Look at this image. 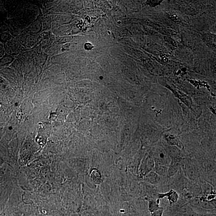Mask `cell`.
<instances>
[{"label": "cell", "instance_id": "obj_1", "mask_svg": "<svg viewBox=\"0 0 216 216\" xmlns=\"http://www.w3.org/2000/svg\"><path fill=\"white\" fill-rule=\"evenodd\" d=\"M155 164L169 167L171 162V159L163 150H159L156 152L153 157Z\"/></svg>", "mask_w": 216, "mask_h": 216}, {"label": "cell", "instance_id": "obj_2", "mask_svg": "<svg viewBox=\"0 0 216 216\" xmlns=\"http://www.w3.org/2000/svg\"><path fill=\"white\" fill-rule=\"evenodd\" d=\"M158 196L159 198H161L167 197L171 205L177 202L179 198V195L177 192L173 189H171L169 191L165 193L159 194Z\"/></svg>", "mask_w": 216, "mask_h": 216}, {"label": "cell", "instance_id": "obj_3", "mask_svg": "<svg viewBox=\"0 0 216 216\" xmlns=\"http://www.w3.org/2000/svg\"><path fill=\"white\" fill-rule=\"evenodd\" d=\"M180 161L179 159L171 160V163L168 167L167 175L169 177L175 175L178 171L179 167Z\"/></svg>", "mask_w": 216, "mask_h": 216}, {"label": "cell", "instance_id": "obj_4", "mask_svg": "<svg viewBox=\"0 0 216 216\" xmlns=\"http://www.w3.org/2000/svg\"><path fill=\"white\" fill-rule=\"evenodd\" d=\"M146 180L147 181L152 185H157L159 184L161 180L160 176L158 175L154 171H151L147 174Z\"/></svg>", "mask_w": 216, "mask_h": 216}, {"label": "cell", "instance_id": "obj_5", "mask_svg": "<svg viewBox=\"0 0 216 216\" xmlns=\"http://www.w3.org/2000/svg\"><path fill=\"white\" fill-rule=\"evenodd\" d=\"M168 169V167L155 164L153 171L160 176H165L167 175Z\"/></svg>", "mask_w": 216, "mask_h": 216}, {"label": "cell", "instance_id": "obj_6", "mask_svg": "<svg viewBox=\"0 0 216 216\" xmlns=\"http://www.w3.org/2000/svg\"><path fill=\"white\" fill-rule=\"evenodd\" d=\"M159 204V199L157 200H149V209L151 213L157 210L160 208V207Z\"/></svg>", "mask_w": 216, "mask_h": 216}, {"label": "cell", "instance_id": "obj_7", "mask_svg": "<svg viewBox=\"0 0 216 216\" xmlns=\"http://www.w3.org/2000/svg\"><path fill=\"white\" fill-rule=\"evenodd\" d=\"M202 190L203 192L207 195L210 194H214L213 193V188L211 185L208 183H205L203 184Z\"/></svg>", "mask_w": 216, "mask_h": 216}, {"label": "cell", "instance_id": "obj_8", "mask_svg": "<svg viewBox=\"0 0 216 216\" xmlns=\"http://www.w3.org/2000/svg\"><path fill=\"white\" fill-rule=\"evenodd\" d=\"M186 168V173L188 178L191 180L195 179L197 178V175L196 171L193 167H189L188 165Z\"/></svg>", "mask_w": 216, "mask_h": 216}, {"label": "cell", "instance_id": "obj_9", "mask_svg": "<svg viewBox=\"0 0 216 216\" xmlns=\"http://www.w3.org/2000/svg\"><path fill=\"white\" fill-rule=\"evenodd\" d=\"M163 208L160 207L157 210L151 213V216H162L163 213Z\"/></svg>", "mask_w": 216, "mask_h": 216}, {"label": "cell", "instance_id": "obj_10", "mask_svg": "<svg viewBox=\"0 0 216 216\" xmlns=\"http://www.w3.org/2000/svg\"><path fill=\"white\" fill-rule=\"evenodd\" d=\"M91 177L93 179H98L100 177V173L97 170H94L92 172Z\"/></svg>", "mask_w": 216, "mask_h": 216}, {"label": "cell", "instance_id": "obj_11", "mask_svg": "<svg viewBox=\"0 0 216 216\" xmlns=\"http://www.w3.org/2000/svg\"><path fill=\"white\" fill-rule=\"evenodd\" d=\"M200 216H216L215 214H202Z\"/></svg>", "mask_w": 216, "mask_h": 216}, {"label": "cell", "instance_id": "obj_12", "mask_svg": "<svg viewBox=\"0 0 216 216\" xmlns=\"http://www.w3.org/2000/svg\"><path fill=\"white\" fill-rule=\"evenodd\" d=\"M1 214H0V216H1Z\"/></svg>", "mask_w": 216, "mask_h": 216}]
</instances>
